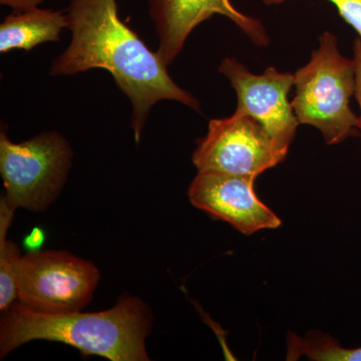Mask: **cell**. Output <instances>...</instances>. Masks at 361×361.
<instances>
[{"instance_id": "3", "label": "cell", "mask_w": 361, "mask_h": 361, "mask_svg": "<svg viewBox=\"0 0 361 361\" xmlns=\"http://www.w3.org/2000/svg\"><path fill=\"white\" fill-rule=\"evenodd\" d=\"M293 75L291 104L299 123L319 130L329 145L360 135L358 116L349 104L355 94V61L342 56L336 35L322 33L310 63Z\"/></svg>"}, {"instance_id": "7", "label": "cell", "mask_w": 361, "mask_h": 361, "mask_svg": "<svg viewBox=\"0 0 361 361\" xmlns=\"http://www.w3.org/2000/svg\"><path fill=\"white\" fill-rule=\"evenodd\" d=\"M219 71L230 80L236 92L235 113L251 116L277 144L289 149L299 125L288 101L294 75L280 73L275 68H268L261 75H254L232 58L222 61Z\"/></svg>"}, {"instance_id": "12", "label": "cell", "mask_w": 361, "mask_h": 361, "mask_svg": "<svg viewBox=\"0 0 361 361\" xmlns=\"http://www.w3.org/2000/svg\"><path fill=\"white\" fill-rule=\"evenodd\" d=\"M16 210L0 200V311L9 307L18 298L16 278L21 257L20 248L6 239Z\"/></svg>"}, {"instance_id": "9", "label": "cell", "mask_w": 361, "mask_h": 361, "mask_svg": "<svg viewBox=\"0 0 361 361\" xmlns=\"http://www.w3.org/2000/svg\"><path fill=\"white\" fill-rule=\"evenodd\" d=\"M149 13L158 35L157 52L167 66L183 51L194 28L215 14L232 20L254 44L260 47L269 44L262 23L242 13L231 0H149Z\"/></svg>"}, {"instance_id": "8", "label": "cell", "mask_w": 361, "mask_h": 361, "mask_svg": "<svg viewBox=\"0 0 361 361\" xmlns=\"http://www.w3.org/2000/svg\"><path fill=\"white\" fill-rule=\"evenodd\" d=\"M256 178L198 172L188 189L192 205L216 220L224 221L244 235L277 229L279 217L268 208L254 190Z\"/></svg>"}, {"instance_id": "5", "label": "cell", "mask_w": 361, "mask_h": 361, "mask_svg": "<svg viewBox=\"0 0 361 361\" xmlns=\"http://www.w3.org/2000/svg\"><path fill=\"white\" fill-rule=\"evenodd\" d=\"M101 273L92 261L66 251H33L21 257L16 300L47 314H65L92 301Z\"/></svg>"}, {"instance_id": "10", "label": "cell", "mask_w": 361, "mask_h": 361, "mask_svg": "<svg viewBox=\"0 0 361 361\" xmlns=\"http://www.w3.org/2000/svg\"><path fill=\"white\" fill-rule=\"evenodd\" d=\"M68 25L63 11L33 8L13 11L0 25V52L33 47L49 42H59L61 33Z\"/></svg>"}, {"instance_id": "4", "label": "cell", "mask_w": 361, "mask_h": 361, "mask_svg": "<svg viewBox=\"0 0 361 361\" xmlns=\"http://www.w3.org/2000/svg\"><path fill=\"white\" fill-rule=\"evenodd\" d=\"M73 153L70 142L56 130H47L23 142L0 132V174L4 195L0 200L18 210L44 212L65 186Z\"/></svg>"}, {"instance_id": "16", "label": "cell", "mask_w": 361, "mask_h": 361, "mask_svg": "<svg viewBox=\"0 0 361 361\" xmlns=\"http://www.w3.org/2000/svg\"><path fill=\"white\" fill-rule=\"evenodd\" d=\"M44 0H0L2 6H8L13 11H25L37 8Z\"/></svg>"}, {"instance_id": "14", "label": "cell", "mask_w": 361, "mask_h": 361, "mask_svg": "<svg viewBox=\"0 0 361 361\" xmlns=\"http://www.w3.org/2000/svg\"><path fill=\"white\" fill-rule=\"evenodd\" d=\"M353 52H355V59L356 66V87L355 99L357 101L360 109V116H358V129L361 135V37H357L353 44Z\"/></svg>"}, {"instance_id": "2", "label": "cell", "mask_w": 361, "mask_h": 361, "mask_svg": "<svg viewBox=\"0 0 361 361\" xmlns=\"http://www.w3.org/2000/svg\"><path fill=\"white\" fill-rule=\"evenodd\" d=\"M153 322L148 304L135 296H123L110 310L65 314L37 312L16 300L2 311L0 358L28 342L47 341L68 344L85 356L148 361L146 339Z\"/></svg>"}, {"instance_id": "13", "label": "cell", "mask_w": 361, "mask_h": 361, "mask_svg": "<svg viewBox=\"0 0 361 361\" xmlns=\"http://www.w3.org/2000/svg\"><path fill=\"white\" fill-rule=\"evenodd\" d=\"M286 0H263L267 6L281 4ZM336 7L339 16L353 26L361 37V0H329Z\"/></svg>"}, {"instance_id": "15", "label": "cell", "mask_w": 361, "mask_h": 361, "mask_svg": "<svg viewBox=\"0 0 361 361\" xmlns=\"http://www.w3.org/2000/svg\"><path fill=\"white\" fill-rule=\"evenodd\" d=\"M45 241V232L42 228H33L23 240V245L28 252L39 251Z\"/></svg>"}, {"instance_id": "1", "label": "cell", "mask_w": 361, "mask_h": 361, "mask_svg": "<svg viewBox=\"0 0 361 361\" xmlns=\"http://www.w3.org/2000/svg\"><path fill=\"white\" fill-rule=\"evenodd\" d=\"M66 14L71 42L52 61L49 75L108 71L132 104L130 126L137 144L152 108L159 102H178L200 111V102L176 84L158 52L152 51L123 23L116 0H71Z\"/></svg>"}, {"instance_id": "6", "label": "cell", "mask_w": 361, "mask_h": 361, "mask_svg": "<svg viewBox=\"0 0 361 361\" xmlns=\"http://www.w3.org/2000/svg\"><path fill=\"white\" fill-rule=\"evenodd\" d=\"M287 154L288 149L277 144L257 121L234 113L210 121L192 161L198 172L257 178L284 161Z\"/></svg>"}, {"instance_id": "11", "label": "cell", "mask_w": 361, "mask_h": 361, "mask_svg": "<svg viewBox=\"0 0 361 361\" xmlns=\"http://www.w3.org/2000/svg\"><path fill=\"white\" fill-rule=\"evenodd\" d=\"M302 356L315 361H361V348H342L338 341L322 332H308L304 337L290 332L287 336L286 360H298Z\"/></svg>"}]
</instances>
